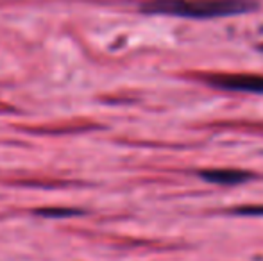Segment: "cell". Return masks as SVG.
Here are the masks:
<instances>
[{"instance_id": "6da1fadb", "label": "cell", "mask_w": 263, "mask_h": 261, "mask_svg": "<svg viewBox=\"0 0 263 261\" xmlns=\"http://www.w3.org/2000/svg\"><path fill=\"white\" fill-rule=\"evenodd\" d=\"M254 7L256 4L251 0H151L143 6V11L151 14L204 20L243 14Z\"/></svg>"}, {"instance_id": "7a4b0ae2", "label": "cell", "mask_w": 263, "mask_h": 261, "mask_svg": "<svg viewBox=\"0 0 263 261\" xmlns=\"http://www.w3.org/2000/svg\"><path fill=\"white\" fill-rule=\"evenodd\" d=\"M210 86L231 91H247V93H263V75L251 73H211L204 77Z\"/></svg>"}, {"instance_id": "3957f363", "label": "cell", "mask_w": 263, "mask_h": 261, "mask_svg": "<svg viewBox=\"0 0 263 261\" xmlns=\"http://www.w3.org/2000/svg\"><path fill=\"white\" fill-rule=\"evenodd\" d=\"M202 179L213 185H226V186H233V185H242V183L253 179L254 175L251 172L246 170H233V168H213V170H202L201 174Z\"/></svg>"}, {"instance_id": "277c9868", "label": "cell", "mask_w": 263, "mask_h": 261, "mask_svg": "<svg viewBox=\"0 0 263 261\" xmlns=\"http://www.w3.org/2000/svg\"><path fill=\"white\" fill-rule=\"evenodd\" d=\"M236 213H240V215H263V208H253V206H247V208L236 209Z\"/></svg>"}, {"instance_id": "5b68a950", "label": "cell", "mask_w": 263, "mask_h": 261, "mask_svg": "<svg viewBox=\"0 0 263 261\" xmlns=\"http://www.w3.org/2000/svg\"><path fill=\"white\" fill-rule=\"evenodd\" d=\"M260 50H263V45H260Z\"/></svg>"}]
</instances>
